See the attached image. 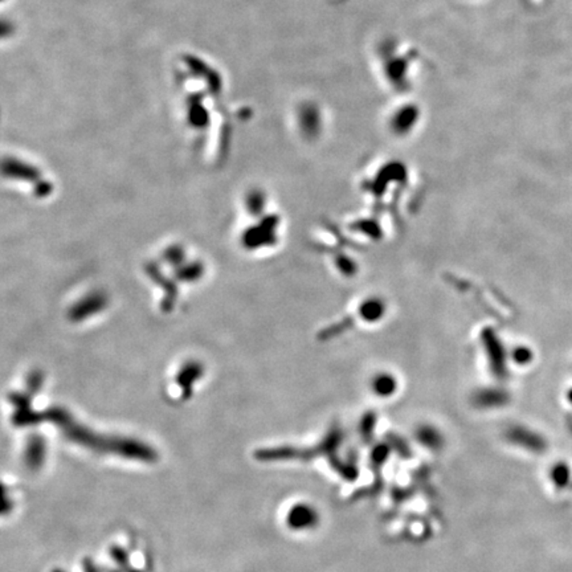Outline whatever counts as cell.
I'll list each match as a JSON object with an SVG mask.
<instances>
[{"mask_svg": "<svg viewBox=\"0 0 572 572\" xmlns=\"http://www.w3.org/2000/svg\"><path fill=\"white\" fill-rule=\"evenodd\" d=\"M376 71L381 84L396 94L410 93L415 89L422 71V53L413 45L396 39L381 43L376 50Z\"/></svg>", "mask_w": 572, "mask_h": 572, "instance_id": "1", "label": "cell"}, {"mask_svg": "<svg viewBox=\"0 0 572 572\" xmlns=\"http://www.w3.org/2000/svg\"><path fill=\"white\" fill-rule=\"evenodd\" d=\"M422 111L416 103H402L393 108L388 114L390 130L396 135H407L413 131L419 120H422Z\"/></svg>", "mask_w": 572, "mask_h": 572, "instance_id": "2", "label": "cell"}, {"mask_svg": "<svg viewBox=\"0 0 572 572\" xmlns=\"http://www.w3.org/2000/svg\"><path fill=\"white\" fill-rule=\"evenodd\" d=\"M315 521V512L309 506H296L289 514V523L296 529L310 527Z\"/></svg>", "mask_w": 572, "mask_h": 572, "instance_id": "3", "label": "cell"}, {"mask_svg": "<svg viewBox=\"0 0 572 572\" xmlns=\"http://www.w3.org/2000/svg\"><path fill=\"white\" fill-rule=\"evenodd\" d=\"M374 388H375L376 393L381 395V396L390 395V393H392V391H393V388H395V381H393V378H391V376L381 375V376H378V378L375 379Z\"/></svg>", "mask_w": 572, "mask_h": 572, "instance_id": "4", "label": "cell"}, {"mask_svg": "<svg viewBox=\"0 0 572 572\" xmlns=\"http://www.w3.org/2000/svg\"><path fill=\"white\" fill-rule=\"evenodd\" d=\"M384 306H383V303L378 301H370L367 305H364L363 306V310H361V314H363V317L366 318V320H369V321H374V320H378V317H381V314H383V309Z\"/></svg>", "mask_w": 572, "mask_h": 572, "instance_id": "5", "label": "cell"}, {"mask_svg": "<svg viewBox=\"0 0 572 572\" xmlns=\"http://www.w3.org/2000/svg\"><path fill=\"white\" fill-rule=\"evenodd\" d=\"M554 477H555V480L556 481L561 482V483H564L566 480H567V476H566V468H556L555 471H554Z\"/></svg>", "mask_w": 572, "mask_h": 572, "instance_id": "6", "label": "cell"}]
</instances>
